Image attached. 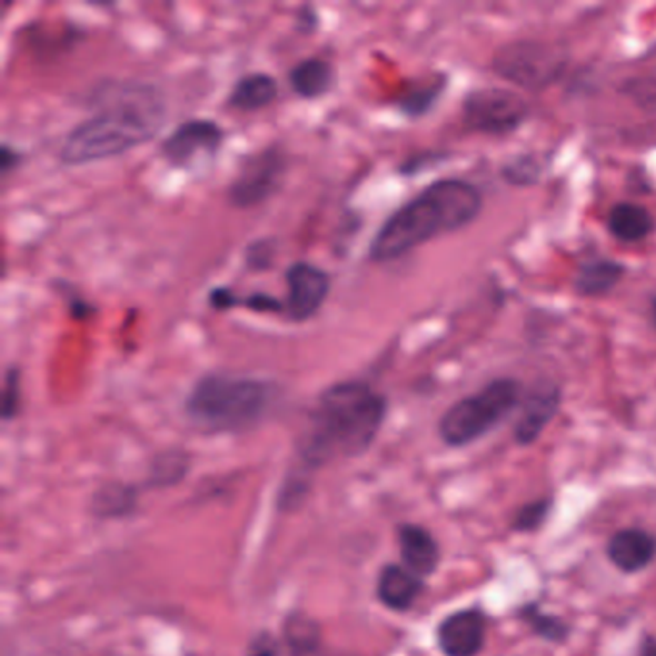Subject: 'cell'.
<instances>
[{
  "label": "cell",
  "instance_id": "cell-31",
  "mask_svg": "<svg viewBox=\"0 0 656 656\" xmlns=\"http://www.w3.org/2000/svg\"><path fill=\"white\" fill-rule=\"evenodd\" d=\"M241 300L243 299L237 297L236 292L228 287H212L208 292V305L215 310H229V308L239 307Z\"/></svg>",
  "mask_w": 656,
  "mask_h": 656
},
{
  "label": "cell",
  "instance_id": "cell-2",
  "mask_svg": "<svg viewBox=\"0 0 656 656\" xmlns=\"http://www.w3.org/2000/svg\"><path fill=\"white\" fill-rule=\"evenodd\" d=\"M484 193L460 178L437 179L387 218L370 243L374 262H391L437 237L455 233L478 220Z\"/></svg>",
  "mask_w": 656,
  "mask_h": 656
},
{
  "label": "cell",
  "instance_id": "cell-3",
  "mask_svg": "<svg viewBox=\"0 0 656 656\" xmlns=\"http://www.w3.org/2000/svg\"><path fill=\"white\" fill-rule=\"evenodd\" d=\"M387 400L370 384L349 379L318 395L300 439L308 466L336 457H357L370 447L386 420Z\"/></svg>",
  "mask_w": 656,
  "mask_h": 656
},
{
  "label": "cell",
  "instance_id": "cell-32",
  "mask_svg": "<svg viewBox=\"0 0 656 656\" xmlns=\"http://www.w3.org/2000/svg\"><path fill=\"white\" fill-rule=\"evenodd\" d=\"M249 656H279V643L274 635L260 634L250 643Z\"/></svg>",
  "mask_w": 656,
  "mask_h": 656
},
{
  "label": "cell",
  "instance_id": "cell-5",
  "mask_svg": "<svg viewBox=\"0 0 656 656\" xmlns=\"http://www.w3.org/2000/svg\"><path fill=\"white\" fill-rule=\"evenodd\" d=\"M521 386L516 378H495L479 391L455 402L439 420V436L450 447H464L489 434L520 405Z\"/></svg>",
  "mask_w": 656,
  "mask_h": 656
},
{
  "label": "cell",
  "instance_id": "cell-1",
  "mask_svg": "<svg viewBox=\"0 0 656 656\" xmlns=\"http://www.w3.org/2000/svg\"><path fill=\"white\" fill-rule=\"evenodd\" d=\"M99 110L66 136L60 160L89 165L147 143L166 122L165 95L149 81H107L97 91Z\"/></svg>",
  "mask_w": 656,
  "mask_h": 656
},
{
  "label": "cell",
  "instance_id": "cell-22",
  "mask_svg": "<svg viewBox=\"0 0 656 656\" xmlns=\"http://www.w3.org/2000/svg\"><path fill=\"white\" fill-rule=\"evenodd\" d=\"M543 170L545 165L537 155H518L503 165L500 176L513 187H531L541 179Z\"/></svg>",
  "mask_w": 656,
  "mask_h": 656
},
{
  "label": "cell",
  "instance_id": "cell-16",
  "mask_svg": "<svg viewBox=\"0 0 656 656\" xmlns=\"http://www.w3.org/2000/svg\"><path fill=\"white\" fill-rule=\"evenodd\" d=\"M400 555L416 576H428L439 564V547L420 526H402L399 531Z\"/></svg>",
  "mask_w": 656,
  "mask_h": 656
},
{
  "label": "cell",
  "instance_id": "cell-23",
  "mask_svg": "<svg viewBox=\"0 0 656 656\" xmlns=\"http://www.w3.org/2000/svg\"><path fill=\"white\" fill-rule=\"evenodd\" d=\"M136 505V495L129 487L108 486L95 497V513L102 518H110L116 514H128Z\"/></svg>",
  "mask_w": 656,
  "mask_h": 656
},
{
  "label": "cell",
  "instance_id": "cell-29",
  "mask_svg": "<svg viewBox=\"0 0 656 656\" xmlns=\"http://www.w3.org/2000/svg\"><path fill=\"white\" fill-rule=\"evenodd\" d=\"M549 513V500H535L521 508L520 513L516 514V521L514 528L526 531V529H535Z\"/></svg>",
  "mask_w": 656,
  "mask_h": 656
},
{
  "label": "cell",
  "instance_id": "cell-35",
  "mask_svg": "<svg viewBox=\"0 0 656 656\" xmlns=\"http://www.w3.org/2000/svg\"><path fill=\"white\" fill-rule=\"evenodd\" d=\"M642 656H656V642H647L643 645Z\"/></svg>",
  "mask_w": 656,
  "mask_h": 656
},
{
  "label": "cell",
  "instance_id": "cell-9",
  "mask_svg": "<svg viewBox=\"0 0 656 656\" xmlns=\"http://www.w3.org/2000/svg\"><path fill=\"white\" fill-rule=\"evenodd\" d=\"M223 143L220 123L208 118H191L179 123L160 143V155L176 168H191L216 157Z\"/></svg>",
  "mask_w": 656,
  "mask_h": 656
},
{
  "label": "cell",
  "instance_id": "cell-19",
  "mask_svg": "<svg viewBox=\"0 0 656 656\" xmlns=\"http://www.w3.org/2000/svg\"><path fill=\"white\" fill-rule=\"evenodd\" d=\"M278 97V83L270 73L250 72L237 79L228 95V105L237 110H258Z\"/></svg>",
  "mask_w": 656,
  "mask_h": 656
},
{
  "label": "cell",
  "instance_id": "cell-26",
  "mask_svg": "<svg viewBox=\"0 0 656 656\" xmlns=\"http://www.w3.org/2000/svg\"><path fill=\"white\" fill-rule=\"evenodd\" d=\"M187 471V458L183 453H166L160 455L152 468V479L157 484H173Z\"/></svg>",
  "mask_w": 656,
  "mask_h": 656
},
{
  "label": "cell",
  "instance_id": "cell-28",
  "mask_svg": "<svg viewBox=\"0 0 656 656\" xmlns=\"http://www.w3.org/2000/svg\"><path fill=\"white\" fill-rule=\"evenodd\" d=\"M528 622L529 626H534L537 634H541L543 637H547L550 642H563L566 634H568V628H566L564 622L539 614L531 607L528 608Z\"/></svg>",
  "mask_w": 656,
  "mask_h": 656
},
{
  "label": "cell",
  "instance_id": "cell-6",
  "mask_svg": "<svg viewBox=\"0 0 656 656\" xmlns=\"http://www.w3.org/2000/svg\"><path fill=\"white\" fill-rule=\"evenodd\" d=\"M568 57L560 47L520 39L495 50L491 70L500 79L526 91H543L563 79Z\"/></svg>",
  "mask_w": 656,
  "mask_h": 656
},
{
  "label": "cell",
  "instance_id": "cell-10",
  "mask_svg": "<svg viewBox=\"0 0 656 656\" xmlns=\"http://www.w3.org/2000/svg\"><path fill=\"white\" fill-rule=\"evenodd\" d=\"M286 284L287 316L292 321H307L318 315L324 300L328 299L331 278L320 266L299 260L287 268Z\"/></svg>",
  "mask_w": 656,
  "mask_h": 656
},
{
  "label": "cell",
  "instance_id": "cell-33",
  "mask_svg": "<svg viewBox=\"0 0 656 656\" xmlns=\"http://www.w3.org/2000/svg\"><path fill=\"white\" fill-rule=\"evenodd\" d=\"M20 160H22V155L12 145L2 143V147H0V171H2V176H7V173L14 170L16 166L20 165Z\"/></svg>",
  "mask_w": 656,
  "mask_h": 656
},
{
  "label": "cell",
  "instance_id": "cell-20",
  "mask_svg": "<svg viewBox=\"0 0 656 656\" xmlns=\"http://www.w3.org/2000/svg\"><path fill=\"white\" fill-rule=\"evenodd\" d=\"M447 83H449L447 76H436L424 83H414L400 95L397 107L400 112H405L410 118H421L436 107L437 100L441 99V95L447 89Z\"/></svg>",
  "mask_w": 656,
  "mask_h": 656
},
{
  "label": "cell",
  "instance_id": "cell-13",
  "mask_svg": "<svg viewBox=\"0 0 656 656\" xmlns=\"http://www.w3.org/2000/svg\"><path fill=\"white\" fill-rule=\"evenodd\" d=\"M626 266L608 257H593L582 260L574 274L571 286L579 297L600 299L620 286L626 276Z\"/></svg>",
  "mask_w": 656,
  "mask_h": 656
},
{
  "label": "cell",
  "instance_id": "cell-15",
  "mask_svg": "<svg viewBox=\"0 0 656 656\" xmlns=\"http://www.w3.org/2000/svg\"><path fill=\"white\" fill-rule=\"evenodd\" d=\"M608 233L620 243H642L655 231V218L637 202H618L607 215Z\"/></svg>",
  "mask_w": 656,
  "mask_h": 656
},
{
  "label": "cell",
  "instance_id": "cell-14",
  "mask_svg": "<svg viewBox=\"0 0 656 656\" xmlns=\"http://www.w3.org/2000/svg\"><path fill=\"white\" fill-rule=\"evenodd\" d=\"M656 555V539L643 529H622L608 543V557L620 570L639 571Z\"/></svg>",
  "mask_w": 656,
  "mask_h": 656
},
{
  "label": "cell",
  "instance_id": "cell-4",
  "mask_svg": "<svg viewBox=\"0 0 656 656\" xmlns=\"http://www.w3.org/2000/svg\"><path fill=\"white\" fill-rule=\"evenodd\" d=\"M276 391V384L266 379L210 371L187 395V418L202 431H243L262 420Z\"/></svg>",
  "mask_w": 656,
  "mask_h": 656
},
{
  "label": "cell",
  "instance_id": "cell-11",
  "mask_svg": "<svg viewBox=\"0 0 656 656\" xmlns=\"http://www.w3.org/2000/svg\"><path fill=\"white\" fill-rule=\"evenodd\" d=\"M563 405V389L555 381L541 379L526 395L520 418L514 426V439L520 445H531L549 426Z\"/></svg>",
  "mask_w": 656,
  "mask_h": 656
},
{
  "label": "cell",
  "instance_id": "cell-18",
  "mask_svg": "<svg viewBox=\"0 0 656 656\" xmlns=\"http://www.w3.org/2000/svg\"><path fill=\"white\" fill-rule=\"evenodd\" d=\"M334 66L324 58H305L289 70V86L302 99L324 97L334 86Z\"/></svg>",
  "mask_w": 656,
  "mask_h": 656
},
{
  "label": "cell",
  "instance_id": "cell-24",
  "mask_svg": "<svg viewBox=\"0 0 656 656\" xmlns=\"http://www.w3.org/2000/svg\"><path fill=\"white\" fill-rule=\"evenodd\" d=\"M620 93L643 110H656V78H632L624 81Z\"/></svg>",
  "mask_w": 656,
  "mask_h": 656
},
{
  "label": "cell",
  "instance_id": "cell-36",
  "mask_svg": "<svg viewBox=\"0 0 656 656\" xmlns=\"http://www.w3.org/2000/svg\"><path fill=\"white\" fill-rule=\"evenodd\" d=\"M649 315H650V321H653V326H655V329H656V295H655V297H650Z\"/></svg>",
  "mask_w": 656,
  "mask_h": 656
},
{
  "label": "cell",
  "instance_id": "cell-17",
  "mask_svg": "<svg viewBox=\"0 0 656 656\" xmlns=\"http://www.w3.org/2000/svg\"><path fill=\"white\" fill-rule=\"evenodd\" d=\"M421 587V579L414 571L391 564L379 576L378 595L381 603L391 610H407L418 599Z\"/></svg>",
  "mask_w": 656,
  "mask_h": 656
},
{
  "label": "cell",
  "instance_id": "cell-12",
  "mask_svg": "<svg viewBox=\"0 0 656 656\" xmlns=\"http://www.w3.org/2000/svg\"><path fill=\"white\" fill-rule=\"evenodd\" d=\"M439 647L447 656H476L486 639V620L478 610H460L443 620L437 632Z\"/></svg>",
  "mask_w": 656,
  "mask_h": 656
},
{
  "label": "cell",
  "instance_id": "cell-27",
  "mask_svg": "<svg viewBox=\"0 0 656 656\" xmlns=\"http://www.w3.org/2000/svg\"><path fill=\"white\" fill-rule=\"evenodd\" d=\"M274 257H276V241L271 237H260L257 241L247 245L245 250V262L250 270L270 268Z\"/></svg>",
  "mask_w": 656,
  "mask_h": 656
},
{
  "label": "cell",
  "instance_id": "cell-30",
  "mask_svg": "<svg viewBox=\"0 0 656 656\" xmlns=\"http://www.w3.org/2000/svg\"><path fill=\"white\" fill-rule=\"evenodd\" d=\"M243 307L250 308V310H257V312H265V315H278L284 310V302L271 297L268 292H252L249 297H245L241 300Z\"/></svg>",
  "mask_w": 656,
  "mask_h": 656
},
{
  "label": "cell",
  "instance_id": "cell-25",
  "mask_svg": "<svg viewBox=\"0 0 656 656\" xmlns=\"http://www.w3.org/2000/svg\"><path fill=\"white\" fill-rule=\"evenodd\" d=\"M22 374L16 368L10 366L4 371V386H2V418L4 420H12L18 410H20V400H22Z\"/></svg>",
  "mask_w": 656,
  "mask_h": 656
},
{
  "label": "cell",
  "instance_id": "cell-34",
  "mask_svg": "<svg viewBox=\"0 0 656 656\" xmlns=\"http://www.w3.org/2000/svg\"><path fill=\"white\" fill-rule=\"evenodd\" d=\"M297 20H299V23H302L300 26L302 29L315 28L316 23H318V14H316L315 7L312 4H305V7L300 8Z\"/></svg>",
  "mask_w": 656,
  "mask_h": 656
},
{
  "label": "cell",
  "instance_id": "cell-7",
  "mask_svg": "<svg viewBox=\"0 0 656 656\" xmlns=\"http://www.w3.org/2000/svg\"><path fill=\"white\" fill-rule=\"evenodd\" d=\"M529 115L531 107L524 95L500 87L474 89L463 100L464 126L479 136H510L528 122Z\"/></svg>",
  "mask_w": 656,
  "mask_h": 656
},
{
  "label": "cell",
  "instance_id": "cell-21",
  "mask_svg": "<svg viewBox=\"0 0 656 656\" xmlns=\"http://www.w3.org/2000/svg\"><path fill=\"white\" fill-rule=\"evenodd\" d=\"M286 639L295 655H308L320 645V628L302 614H295L286 626Z\"/></svg>",
  "mask_w": 656,
  "mask_h": 656
},
{
  "label": "cell",
  "instance_id": "cell-8",
  "mask_svg": "<svg viewBox=\"0 0 656 656\" xmlns=\"http://www.w3.org/2000/svg\"><path fill=\"white\" fill-rule=\"evenodd\" d=\"M286 152L270 145L245 158L237 178L229 183L228 200L233 207L249 208L265 202L278 191L286 173Z\"/></svg>",
  "mask_w": 656,
  "mask_h": 656
}]
</instances>
